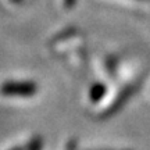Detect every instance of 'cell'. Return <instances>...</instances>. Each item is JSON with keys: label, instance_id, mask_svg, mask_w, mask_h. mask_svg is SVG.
<instances>
[{"label": "cell", "instance_id": "1", "mask_svg": "<svg viewBox=\"0 0 150 150\" xmlns=\"http://www.w3.org/2000/svg\"><path fill=\"white\" fill-rule=\"evenodd\" d=\"M36 93V86L31 82L7 81L0 85V95L6 97H31Z\"/></svg>", "mask_w": 150, "mask_h": 150}]
</instances>
